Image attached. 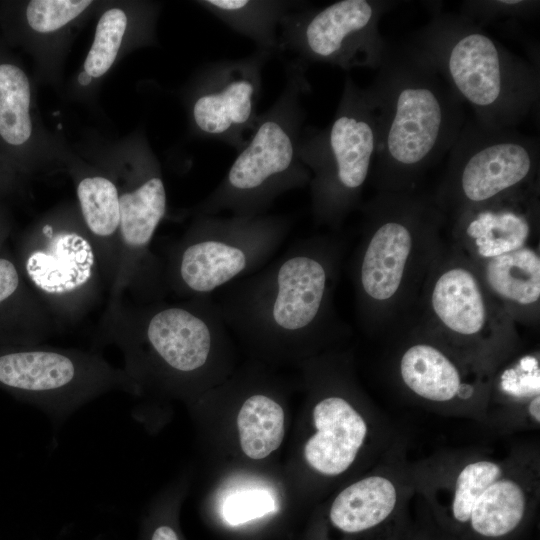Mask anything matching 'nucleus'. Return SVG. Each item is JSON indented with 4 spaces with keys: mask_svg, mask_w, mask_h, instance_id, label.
Listing matches in <instances>:
<instances>
[{
    "mask_svg": "<svg viewBox=\"0 0 540 540\" xmlns=\"http://www.w3.org/2000/svg\"><path fill=\"white\" fill-rule=\"evenodd\" d=\"M24 266L57 324L84 314L105 285L89 234L56 230L50 223L41 228V239L27 254Z\"/></svg>",
    "mask_w": 540,
    "mask_h": 540,
    "instance_id": "12",
    "label": "nucleus"
},
{
    "mask_svg": "<svg viewBox=\"0 0 540 540\" xmlns=\"http://www.w3.org/2000/svg\"><path fill=\"white\" fill-rule=\"evenodd\" d=\"M30 86L17 66L0 65V136L11 145H21L31 136Z\"/></svg>",
    "mask_w": 540,
    "mask_h": 540,
    "instance_id": "24",
    "label": "nucleus"
},
{
    "mask_svg": "<svg viewBox=\"0 0 540 540\" xmlns=\"http://www.w3.org/2000/svg\"><path fill=\"white\" fill-rule=\"evenodd\" d=\"M90 4V0H32L26 11L27 21L37 32H53L81 14Z\"/></svg>",
    "mask_w": 540,
    "mask_h": 540,
    "instance_id": "26",
    "label": "nucleus"
},
{
    "mask_svg": "<svg viewBox=\"0 0 540 540\" xmlns=\"http://www.w3.org/2000/svg\"><path fill=\"white\" fill-rule=\"evenodd\" d=\"M410 228L397 219L381 223L372 234L362 257L359 281L371 299L382 301L398 290L411 250Z\"/></svg>",
    "mask_w": 540,
    "mask_h": 540,
    "instance_id": "15",
    "label": "nucleus"
},
{
    "mask_svg": "<svg viewBox=\"0 0 540 540\" xmlns=\"http://www.w3.org/2000/svg\"><path fill=\"white\" fill-rule=\"evenodd\" d=\"M490 287L505 299L527 305L540 297V259L529 248L502 254L486 267Z\"/></svg>",
    "mask_w": 540,
    "mask_h": 540,
    "instance_id": "23",
    "label": "nucleus"
},
{
    "mask_svg": "<svg viewBox=\"0 0 540 540\" xmlns=\"http://www.w3.org/2000/svg\"><path fill=\"white\" fill-rule=\"evenodd\" d=\"M150 540H179V538L171 526L164 524L153 530Z\"/></svg>",
    "mask_w": 540,
    "mask_h": 540,
    "instance_id": "31",
    "label": "nucleus"
},
{
    "mask_svg": "<svg viewBox=\"0 0 540 540\" xmlns=\"http://www.w3.org/2000/svg\"><path fill=\"white\" fill-rule=\"evenodd\" d=\"M127 16L118 8L107 10L99 19L95 38L84 63V71L91 77H100L112 66L119 51Z\"/></svg>",
    "mask_w": 540,
    "mask_h": 540,
    "instance_id": "25",
    "label": "nucleus"
},
{
    "mask_svg": "<svg viewBox=\"0 0 540 540\" xmlns=\"http://www.w3.org/2000/svg\"><path fill=\"white\" fill-rule=\"evenodd\" d=\"M20 276L14 263L0 257V306L20 289Z\"/></svg>",
    "mask_w": 540,
    "mask_h": 540,
    "instance_id": "30",
    "label": "nucleus"
},
{
    "mask_svg": "<svg viewBox=\"0 0 540 540\" xmlns=\"http://www.w3.org/2000/svg\"><path fill=\"white\" fill-rule=\"evenodd\" d=\"M82 217L110 289L119 252L120 206L115 184L101 176L86 177L77 186Z\"/></svg>",
    "mask_w": 540,
    "mask_h": 540,
    "instance_id": "16",
    "label": "nucleus"
},
{
    "mask_svg": "<svg viewBox=\"0 0 540 540\" xmlns=\"http://www.w3.org/2000/svg\"><path fill=\"white\" fill-rule=\"evenodd\" d=\"M400 373L410 390L430 401H449L459 394L462 386L455 365L428 344H416L405 351Z\"/></svg>",
    "mask_w": 540,
    "mask_h": 540,
    "instance_id": "21",
    "label": "nucleus"
},
{
    "mask_svg": "<svg viewBox=\"0 0 540 540\" xmlns=\"http://www.w3.org/2000/svg\"><path fill=\"white\" fill-rule=\"evenodd\" d=\"M92 77L85 71L81 72L78 76V82L81 85H87L91 82Z\"/></svg>",
    "mask_w": 540,
    "mask_h": 540,
    "instance_id": "33",
    "label": "nucleus"
},
{
    "mask_svg": "<svg viewBox=\"0 0 540 540\" xmlns=\"http://www.w3.org/2000/svg\"><path fill=\"white\" fill-rule=\"evenodd\" d=\"M276 508L272 495L261 489L247 490L229 496L222 507L224 520L239 525L262 517Z\"/></svg>",
    "mask_w": 540,
    "mask_h": 540,
    "instance_id": "27",
    "label": "nucleus"
},
{
    "mask_svg": "<svg viewBox=\"0 0 540 540\" xmlns=\"http://www.w3.org/2000/svg\"><path fill=\"white\" fill-rule=\"evenodd\" d=\"M292 223L277 214L197 215L162 261L165 289L184 298L212 295L267 264Z\"/></svg>",
    "mask_w": 540,
    "mask_h": 540,
    "instance_id": "6",
    "label": "nucleus"
},
{
    "mask_svg": "<svg viewBox=\"0 0 540 540\" xmlns=\"http://www.w3.org/2000/svg\"><path fill=\"white\" fill-rule=\"evenodd\" d=\"M527 507L523 485L492 460H476L458 473L451 502L454 519L477 534L496 538L511 533Z\"/></svg>",
    "mask_w": 540,
    "mask_h": 540,
    "instance_id": "13",
    "label": "nucleus"
},
{
    "mask_svg": "<svg viewBox=\"0 0 540 540\" xmlns=\"http://www.w3.org/2000/svg\"><path fill=\"white\" fill-rule=\"evenodd\" d=\"M398 499L394 483L387 477L372 475L343 489L330 508V521L346 533L375 527L393 512Z\"/></svg>",
    "mask_w": 540,
    "mask_h": 540,
    "instance_id": "18",
    "label": "nucleus"
},
{
    "mask_svg": "<svg viewBox=\"0 0 540 540\" xmlns=\"http://www.w3.org/2000/svg\"><path fill=\"white\" fill-rule=\"evenodd\" d=\"M432 306L447 328L462 335L478 333L486 321L478 283L462 268L448 270L438 278L432 292Z\"/></svg>",
    "mask_w": 540,
    "mask_h": 540,
    "instance_id": "20",
    "label": "nucleus"
},
{
    "mask_svg": "<svg viewBox=\"0 0 540 540\" xmlns=\"http://www.w3.org/2000/svg\"><path fill=\"white\" fill-rule=\"evenodd\" d=\"M501 386L506 393L514 397L538 396L540 374L536 358L526 356L515 368L505 371Z\"/></svg>",
    "mask_w": 540,
    "mask_h": 540,
    "instance_id": "29",
    "label": "nucleus"
},
{
    "mask_svg": "<svg viewBox=\"0 0 540 540\" xmlns=\"http://www.w3.org/2000/svg\"><path fill=\"white\" fill-rule=\"evenodd\" d=\"M539 1L497 0V1H465L461 16L474 22H488L501 17L529 18L535 16Z\"/></svg>",
    "mask_w": 540,
    "mask_h": 540,
    "instance_id": "28",
    "label": "nucleus"
},
{
    "mask_svg": "<svg viewBox=\"0 0 540 540\" xmlns=\"http://www.w3.org/2000/svg\"><path fill=\"white\" fill-rule=\"evenodd\" d=\"M307 68L296 60L286 64L280 95L258 115L223 179L196 207L197 215H265L279 196L309 184L310 171L298 153L306 118L302 97L311 89Z\"/></svg>",
    "mask_w": 540,
    "mask_h": 540,
    "instance_id": "5",
    "label": "nucleus"
},
{
    "mask_svg": "<svg viewBox=\"0 0 540 540\" xmlns=\"http://www.w3.org/2000/svg\"><path fill=\"white\" fill-rule=\"evenodd\" d=\"M330 266L313 240L292 244L254 273L218 290L215 299L228 328L254 346L296 351L322 327Z\"/></svg>",
    "mask_w": 540,
    "mask_h": 540,
    "instance_id": "2",
    "label": "nucleus"
},
{
    "mask_svg": "<svg viewBox=\"0 0 540 540\" xmlns=\"http://www.w3.org/2000/svg\"><path fill=\"white\" fill-rule=\"evenodd\" d=\"M412 45L470 106L482 126L514 128L538 107V68L460 14L436 13Z\"/></svg>",
    "mask_w": 540,
    "mask_h": 540,
    "instance_id": "3",
    "label": "nucleus"
},
{
    "mask_svg": "<svg viewBox=\"0 0 540 540\" xmlns=\"http://www.w3.org/2000/svg\"><path fill=\"white\" fill-rule=\"evenodd\" d=\"M377 152L372 96L347 76L332 121L303 128L298 153L311 174L312 211L318 221L337 222L353 205Z\"/></svg>",
    "mask_w": 540,
    "mask_h": 540,
    "instance_id": "7",
    "label": "nucleus"
},
{
    "mask_svg": "<svg viewBox=\"0 0 540 540\" xmlns=\"http://www.w3.org/2000/svg\"><path fill=\"white\" fill-rule=\"evenodd\" d=\"M517 201L497 206L470 208L465 216L466 234L475 242L478 253L487 258L516 251L530 234V219Z\"/></svg>",
    "mask_w": 540,
    "mask_h": 540,
    "instance_id": "19",
    "label": "nucleus"
},
{
    "mask_svg": "<svg viewBox=\"0 0 540 540\" xmlns=\"http://www.w3.org/2000/svg\"><path fill=\"white\" fill-rule=\"evenodd\" d=\"M304 2L285 0H204L198 4L257 48L275 54L283 18Z\"/></svg>",
    "mask_w": 540,
    "mask_h": 540,
    "instance_id": "17",
    "label": "nucleus"
},
{
    "mask_svg": "<svg viewBox=\"0 0 540 540\" xmlns=\"http://www.w3.org/2000/svg\"><path fill=\"white\" fill-rule=\"evenodd\" d=\"M273 54L257 48L251 54L212 61L200 72L190 100L196 133L237 152L258 118L263 70Z\"/></svg>",
    "mask_w": 540,
    "mask_h": 540,
    "instance_id": "11",
    "label": "nucleus"
},
{
    "mask_svg": "<svg viewBox=\"0 0 540 540\" xmlns=\"http://www.w3.org/2000/svg\"><path fill=\"white\" fill-rule=\"evenodd\" d=\"M0 385L56 420L111 390H138L124 369L99 354L46 345L2 351Z\"/></svg>",
    "mask_w": 540,
    "mask_h": 540,
    "instance_id": "8",
    "label": "nucleus"
},
{
    "mask_svg": "<svg viewBox=\"0 0 540 540\" xmlns=\"http://www.w3.org/2000/svg\"><path fill=\"white\" fill-rule=\"evenodd\" d=\"M106 340L124 355V370L140 384L163 379L184 384L209 368L227 343L228 328L212 295L124 304L109 301L102 323Z\"/></svg>",
    "mask_w": 540,
    "mask_h": 540,
    "instance_id": "4",
    "label": "nucleus"
},
{
    "mask_svg": "<svg viewBox=\"0 0 540 540\" xmlns=\"http://www.w3.org/2000/svg\"><path fill=\"white\" fill-rule=\"evenodd\" d=\"M285 417L281 405L266 394L246 398L237 416L242 451L260 460L278 449L284 438Z\"/></svg>",
    "mask_w": 540,
    "mask_h": 540,
    "instance_id": "22",
    "label": "nucleus"
},
{
    "mask_svg": "<svg viewBox=\"0 0 540 540\" xmlns=\"http://www.w3.org/2000/svg\"><path fill=\"white\" fill-rule=\"evenodd\" d=\"M367 89L377 117L373 165L385 177L400 182L451 150L465 123L464 104L414 45L390 46Z\"/></svg>",
    "mask_w": 540,
    "mask_h": 540,
    "instance_id": "1",
    "label": "nucleus"
},
{
    "mask_svg": "<svg viewBox=\"0 0 540 540\" xmlns=\"http://www.w3.org/2000/svg\"><path fill=\"white\" fill-rule=\"evenodd\" d=\"M313 421L316 432L304 447L307 463L327 476L345 472L366 439L364 418L346 399L329 396L315 405Z\"/></svg>",
    "mask_w": 540,
    "mask_h": 540,
    "instance_id": "14",
    "label": "nucleus"
},
{
    "mask_svg": "<svg viewBox=\"0 0 540 540\" xmlns=\"http://www.w3.org/2000/svg\"><path fill=\"white\" fill-rule=\"evenodd\" d=\"M449 156L453 190L472 207L531 179L540 147L537 138L514 128H488L472 120L465 121Z\"/></svg>",
    "mask_w": 540,
    "mask_h": 540,
    "instance_id": "10",
    "label": "nucleus"
},
{
    "mask_svg": "<svg viewBox=\"0 0 540 540\" xmlns=\"http://www.w3.org/2000/svg\"><path fill=\"white\" fill-rule=\"evenodd\" d=\"M528 413L532 419L539 423L540 422V396H535L530 401L528 405Z\"/></svg>",
    "mask_w": 540,
    "mask_h": 540,
    "instance_id": "32",
    "label": "nucleus"
},
{
    "mask_svg": "<svg viewBox=\"0 0 540 540\" xmlns=\"http://www.w3.org/2000/svg\"><path fill=\"white\" fill-rule=\"evenodd\" d=\"M396 2L340 0L321 8L305 2L282 20L279 51H287L308 67L323 63L344 70L378 69L390 46L379 23Z\"/></svg>",
    "mask_w": 540,
    "mask_h": 540,
    "instance_id": "9",
    "label": "nucleus"
}]
</instances>
